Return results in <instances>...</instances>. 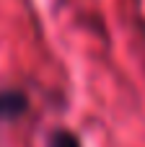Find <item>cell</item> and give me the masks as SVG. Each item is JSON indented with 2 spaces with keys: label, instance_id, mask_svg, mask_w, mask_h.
I'll use <instances>...</instances> for the list:
<instances>
[{
  "label": "cell",
  "instance_id": "cell-1",
  "mask_svg": "<svg viewBox=\"0 0 145 147\" xmlns=\"http://www.w3.org/2000/svg\"><path fill=\"white\" fill-rule=\"evenodd\" d=\"M26 109H29L26 93L16 90V88L0 90V121H13L21 114H26Z\"/></svg>",
  "mask_w": 145,
  "mask_h": 147
},
{
  "label": "cell",
  "instance_id": "cell-2",
  "mask_svg": "<svg viewBox=\"0 0 145 147\" xmlns=\"http://www.w3.org/2000/svg\"><path fill=\"white\" fill-rule=\"evenodd\" d=\"M47 147H80L78 137L73 132H65V129H57L49 140H47Z\"/></svg>",
  "mask_w": 145,
  "mask_h": 147
}]
</instances>
